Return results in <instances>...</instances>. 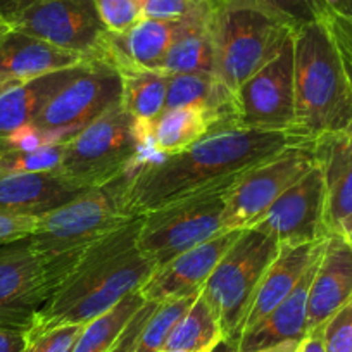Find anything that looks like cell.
<instances>
[{
	"mask_svg": "<svg viewBox=\"0 0 352 352\" xmlns=\"http://www.w3.org/2000/svg\"><path fill=\"white\" fill-rule=\"evenodd\" d=\"M85 324H64L45 331H28L23 352H73Z\"/></svg>",
	"mask_w": 352,
	"mask_h": 352,
	"instance_id": "cell-34",
	"label": "cell"
},
{
	"mask_svg": "<svg viewBox=\"0 0 352 352\" xmlns=\"http://www.w3.org/2000/svg\"><path fill=\"white\" fill-rule=\"evenodd\" d=\"M157 306H159V302H154V300H145L144 306H142L140 309L135 313V316L131 318L130 323L126 324V328L123 330V333L118 337V340L114 342V345L107 352H135L137 351L138 337H140L145 323H147L148 318L152 316V313H154L155 307Z\"/></svg>",
	"mask_w": 352,
	"mask_h": 352,
	"instance_id": "cell-40",
	"label": "cell"
},
{
	"mask_svg": "<svg viewBox=\"0 0 352 352\" xmlns=\"http://www.w3.org/2000/svg\"><path fill=\"white\" fill-rule=\"evenodd\" d=\"M320 21L327 25L328 32H330L331 38H333L335 45H337L342 64H344L345 73H347V78L352 87V18L328 14L320 18Z\"/></svg>",
	"mask_w": 352,
	"mask_h": 352,
	"instance_id": "cell-38",
	"label": "cell"
},
{
	"mask_svg": "<svg viewBox=\"0 0 352 352\" xmlns=\"http://www.w3.org/2000/svg\"><path fill=\"white\" fill-rule=\"evenodd\" d=\"M209 133H212V121L202 111L192 107L166 109L151 128L148 159L166 157L187 151Z\"/></svg>",
	"mask_w": 352,
	"mask_h": 352,
	"instance_id": "cell-27",
	"label": "cell"
},
{
	"mask_svg": "<svg viewBox=\"0 0 352 352\" xmlns=\"http://www.w3.org/2000/svg\"><path fill=\"white\" fill-rule=\"evenodd\" d=\"M223 338L225 335H223L221 324H219L214 311L202 297V294H199L190 309L185 313V316L178 321L175 330L171 331L164 349L211 352Z\"/></svg>",
	"mask_w": 352,
	"mask_h": 352,
	"instance_id": "cell-28",
	"label": "cell"
},
{
	"mask_svg": "<svg viewBox=\"0 0 352 352\" xmlns=\"http://www.w3.org/2000/svg\"><path fill=\"white\" fill-rule=\"evenodd\" d=\"M192 107L212 121V133L233 128L235 96L209 73L171 74L166 94V109Z\"/></svg>",
	"mask_w": 352,
	"mask_h": 352,
	"instance_id": "cell-23",
	"label": "cell"
},
{
	"mask_svg": "<svg viewBox=\"0 0 352 352\" xmlns=\"http://www.w3.org/2000/svg\"><path fill=\"white\" fill-rule=\"evenodd\" d=\"M300 342L302 340H285L276 345H272V347H264L254 352H299Z\"/></svg>",
	"mask_w": 352,
	"mask_h": 352,
	"instance_id": "cell-45",
	"label": "cell"
},
{
	"mask_svg": "<svg viewBox=\"0 0 352 352\" xmlns=\"http://www.w3.org/2000/svg\"><path fill=\"white\" fill-rule=\"evenodd\" d=\"M16 85H19V81L11 80V78L0 76V96H2V94H4V92H8L9 88L16 87Z\"/></svg>",
	"mask_w": 352,
	"mask_h": 352,
	"instance_id": "cell-47",
	"label": "cell"
},
{
	"mask_svg": "<svg viewBox=\"0 0 352 352\" xmlns=\"http://www.w3.org/2000/svg\"><path fill=\"white\" fill-rule=\"evenodd\" d=\"M50 0H0V16L8 23H11L16 16L38 4H45Z\"/></svg>",
	"mask_w": 352,
	"mask_h": 352,
	"instance_id": "cell-43",
	"label": "cell"
},
{
	"mask_svg": "<svg viewBox=\"0 0 352 352\" xmlns=\"http://www.w3.org/2000/svg\"><path fill=\"white\" fill-rule=\"evenodd\" d=\"M74 135L76 133L69 130H45L35 123H28L6 137H0V152H25L49 145H63Z\"/></svg>",
	"mask_w": 352,
	"mask_h": 352,
	"instance_id": "cell-31",
	"label": "cell"
},
{
	"mask_svg": "<svg viewBox=\"0 0 352 352\" xmlns=\"http://www.w3.org/2000/svg\"><path fill=\"white\" fill-rule=\"evenodd\" d=\"M83 192L57 171L0 173V212L42 216Z\"/></svg>",
	"mask_w": 352,
	"mask_h": 352,
	"instance_id": "cell-19",
	"label": "cell"
},
{
	"mask_svg": "<svg viewBox=\"0 0 352 352\" xmlns=\"http://www.w3.org/2000/svg\"><path fill=\"white\" fill-rule=\"evenodd\" d=\"M197 296L182 297V299H171L159 302L152 316L145 323L140 337L137 342V351L135 352H159L164 349L169 335L175 330L178 321L185 316L192 304L195 302Z\"/></svg>",
	"mask_w": 352,
	"mask_h": 352,
	"instance_id": "cell-30",
	"label": "cell"
},
{
	"mask_svg": "<svg viewBox=\"0 0 352 352\" xmlns=\"http://www.w3.org/2000/svg\"><path fill=\"white\" fill-rule=\"evenodd\" d=\"M250 2L285 23L294 32L302 28L304 25L316 21V12L311 0H250Z\"/></svg>",
	"mask_w": 352,
	"mask_h": 352,
	"instance_id": "cell-35",
	"label": "cell"
},
{
	"mask_svg": "<svg viewBox=\"0 0 352 352\" xmlns=\"http://www.w3.org/2000/svg\"><path fill=\"white\" fill-rule=\"evenodd\" d=\"M225 192L199 195L142 216L137 245L155 270L223 232Z\"/></svg>",
	"mask_w": 352,
	"mask_h": 352,
	"instance_id": "cell-8",
	"label": "cell"
},
{
	"mask_svg": "<svg viewBox=\"0 0 352 352\" xmlns=\"http://www.w3.org/2000/svg\"><path fill=\"white\" fill-rule=\"evenodd\" d=\"M351 299L352 245L344 236L328 235L309 289L307 331L327 323Z\"/></svg>",
	"mask_w": 352,
	"mask_h": 352,
	"instance_id": "cell-17",
	"label": "cell"
},
{
	"mask_svg": "<svg viewBox=\"0 0 352 352\" xmlns=\"http://www.w3.org/2000/svg\"><path fill=\"white\" fill-rule=\"evenodd\" d=\"M40 216L0 212V247L28 239L38 226Z\"/></svg>",
	"mask_w": 352,
	"mask_h": 352,
	"instance_id": "cell-39",
	"label": "cell"
},
{
	"mask_svg": "<svg viewBox=\"0 0 352 352\" xmlns=\"http://www.w3.org/2000/svg\"><path fill=\"white\" fill-rule=\"evenodd\" d=\"M278 252L280 243L272 236L243 230L206 282L201 294L214 311L225 338L239 342L257 283Z\"/></svg>",
	"mask_w": 352,
	"mask_h": 352,
	"instance_id": "cell-7",
	"label": "cell"
},
{
	"mask_svg": "<svg viewBox=\"0 0 352 352\" xmlns=\"http://www.w3.org/2000/svg\"><path fill=\"white\" fill-rule=\"evenodd\" d=\"M140 226L142 216H137L81 249L49 257L52 287L30 331L87 324L142 289L155 266L137 245Z\"/></svg>",
	"mask_w": 352,
	"mask_h": 352,
	"instance_id": "cell-2",
	"label": "cell"
},
{
	"mask_svg": "<svg viewBox=\"0 0 352 352\" xmlns=\"http://www.w3.org/2000/svg\"><path fill=\"white\" fill-rule=\"evenodd\" d=\"M100 21L109 33H124L137 25L142 16L140 0H94Z\"/></svg>",
	"mask_w": 352,
	"mask_h": 352,
	"instance_id": "cell-33",
	"label": "cell"
},
{
	"mask_svg": "<svg viewBox=\"0 0 352 352\" xmlns=\"http://www.w3.org/2000/svg\"><path fill=\"white\" fill-rule=\"evenodd\" d=\"M90 64V63H88ZM69 67V69L56 71L35 80L23 81L8 92L0 96V137H6L19 126L33 123L43 109L50 97L57 94L69 80H73L78 71L83 67Z\"/></svg>",
	"mask_w": 352,
	"mask_h": 352,
	"instance_id": "cell-25",
	"label": "cell"
},
{
	"mask_svg": "<svg viewBox=\"0 0 352 352\" xmlns=\"http://www.w3.org/2000/svg\"><path fill=\"white\" fill-rule=\"evenodd\" d=\"M28 340V331L0 327V352H23Z\"/></svg>",
	"mask_w": 352,
	"mask_h": 352,
	"instance_id": "cell-42",
	"label": "cell"
},
{
	"mask_svg": "<svg viewBox=\"0 0 352 352\" xmlns=\"http://www.w3.org/2000/svg\"><path fill=\"white\" fill-rule=\"evenodd\" d=\"M145 304L140 289L124 296L120 302L81 330L73 352H107L114 345L131 318Z\"/></svg>",
	"mask_w": 352,
	"mask_h": 352,
	"instance_id": "cell-29",
	"label": "cell"
},
{
	"mask_svg": "<svg viewBox=\"0 0 352 352\" xmlns=\"http://www.w3.org/2000/svg\"><path fill=\"white\" fill-rule=\"evenodd\" d=\"M214 76L235 96L252 74L272 63L294 30L250 0H218L209 18Z\"/></svg>",
	"mask_w": 352,
	"mask_h": 352,
	"instance_id": "cell-4",
	"label": "cell"
},
{
	"mask_svg": "<svg viewBox=\"0 0 352 352\" xmlns=\"http://www.w3.org/2000/svg\"><path fill=\"white\" fill-rule=\"evenodd\" d=\"M63 145L25 152H0V173H50L59 169Z\"/></svg>",
	"mask_w": 352,
	"mask_h": 352,
	"instance_id": "cell-32",
	"label": "cell"
},
{
	"mask_svg": "<svg viewBox=\"0 0 352 352\" xmlns=\"http://www.w3.org/2000/svg\"><path fill=\"white\" fill-rule=\"evenodd\" d=\"M204 2H208V4H214V2H218V0H204Z\"/></svg>",
	"mask_w": 352,
	"mask_h": 352,
	"instance_id": "cell-50",
	"label": "cell"
},
{
	"mask_svg": "<svg viewBox=\"0 0 352 352\" xmlns=\"http://www.w3.org/2000/svg\"><path fill=\"white\" fill-rule=\"evenodd\" d=\"M294 130L307 138L352 131V87L320 19L294 33Z\"/></svg>",
	"mask_w": 352,
	"mask_h": 352,
	"instance_id": "cell-3",
	"label": "cell"
},
{
	"mask_svg": "<svg viewBox=\"0 0 352 352\" xmlns=\"http://www.w3.org/2000/svg\"><path fill=\"white\" fill-rule=\"evenodd\" d=\"M250 228L266 233L280 245H302L327 239L324 184L320 166L307 171Z\"/></svg>",
	"mask_w": 352,
	"mask_h": 352,
	"instance_id": "cell-14",
	"label": "cell"
},
{
	"mask_svg": "<svg viewBox=\"0 0 352 352\" xmlns=\"http://www.w3.org/2000/svg\"><path fill=\"white\" fill-rule=\"evenodd\" d=\"M327 239L314 243H302V245H280L278 256L272 261L257 283L249 311L245 314L242 333L256 327L263 318L268 316L283 299L290 296V292L302 278L304 272L323 250Z\"/></svg>",
	"mask_w": 352,
	"mask_h": 352,
	"instance_id": "cell-18",
	"label": "cell"
},
{
	"mask_svg": "<svg viewBox=\"0 0 352 352\" xmlns=\"http://www.w3.org/2000/svg\"><path fill=\"white\" fill-rule=\"evenodd\" d=\"M294 123L296 111L292 35L272 63L252 74L236 90L233 128L296 131Z\"/></svg>",
	"mask_w": 352,
	"mask_h": 352,
	"instance_id": "cell-12",
	"label": "cell"
},
{
	"mask_svg": "<svg viewBox=\"0 0 352 352\" xmlns=\"http://www.w3.org/2000/svg\"><path fill=\"white\" fill-rule=\"evenodd\" d=\"M309 142L314 140L297 131H214L187 151L138 162L130 171L126 209L137 218L199 195L225 192L250 169Z\"/></svg>",
	"mask_w": 352,
	"mask_h": 352,
	"instance_id": "cell-1",
	"label": "cell"
},
{
	"mask_svg": "<svg viewBox=\"0 0 352 352\" xmlns=\"http://www.w3.org/2000/svg\"><path fill=\"white\" fill-rule=\"evenodd\" d=\"M211 352H239V342L230 340V338H223Z\"/></svg>",
	"mask_w": 352,
	"mask_h": 352,
	"instance_id": "cell-46",
	"label": "cell"
},
{
	"mask_svg": "<svg viewBox=\"0 0 352 352\" xmlns=\"http://www.w3.org/2000/svg\"><path fill=\"white\" fill-rule=\"evenodd\" d=\"M299 352H300V349H299Z\"/></svg>",
	"mask_w": 352,
	"mask_h": 352,
	"instance_id": "cell-51",
	"label": "cell"
},
{
	"mask_svg": "<svg viewBox=\"0 0 352 352\" xmlns=\"http://www.w3.org/2000/svg\"><path fill=\"white\" fill-rule=\"evenodd\" d=\"M128 182L130 171L42 214L36 230L26 240L42 256L57 257L114 232L135 218L126 209Z\"/></svg>",
	"mask_w": 352,
	"mask_h": 352,
	"instance_id": "cell-6",
	"label": "cell"
},
{
	"mask_svg": "<svg viewBox=\"0 0 352 352\" xmlns=\"http://www.w3.org/2000/svg\"><path fill=\"white\" fill-rule=\"evenodd\" d=\"M121 78V107L133 118L151 147V128L164 113L171 74L162 69L116 67Z\"/></svg>",
	"mask_w": 352,
	"mask_h": 352,
	"instance_id": "cell-24",
	"label": "cell"
},
{
	"mask_svg": "<svg viewBox=\"0 0 352 352\" xmlns=\"http://www.w3.org/2000/svg\"><path fill=\"white\" fill-rule=\"evenodd\" d=\"M52 287V264L28 240L0 247V327L32 330Z\"/></svg>",
	"mask_w": 352,
	"mask_h": 352,
	"instance_id": "cell-11",
	"label": "cell"
},
{
	"mask_svg": "<svg viewBox=\"0 0 352 352\" xmlns=\"http://www.w3.org/2000/svg\"><path fill=\"white\" fill-rule=\"evenodd\" d=\"M314 152L323 173L328 235L352 242V131L316 138Z\"/></svg>",
	"mask_w": 352,
	"mask_h": 352,
	"instance_id": "cell-16",
	"label": "cell"
},
{
	"mask_svg": "<svg viewBox=\"0 0 352 352\" xmlns=\"http://www.w3.org/2000/svg\"><path fill=\"white\" fill-rule=\"evenodd\" d=\"M324 352H352V299L324 323Z\"/></svg>",
	"mask_w": 352,
	"mask_h": 352,
	"instance_id": "cell-36",
	"label": "cell"
},
{
	"mask_svg": "<svg viewBox=\"0 0 352 352\" xmlns=\"http://www.w3.org/2000/svg\"><path fill=\"white\" fill-rule=\"evenodd\" d=\"M151 147L133 118L114 104L63 144L59 173L78 188L102 187L147 161Z\"/></svg>",
	"mask_w": 352,
	"mask_h": 352,
	"instance_id": "cell-5",
	"label": "cell"
},
{
	"mask_svg": "<svg viewBox=\"0 0 352 352\" xmlns=\"http://www.w3.org/2000/svg\"><path fill=\"white\" fill-rule=\"evenodd\" d=\"M140 6L142 16L147 19L180 21L211 4L204 0H140Z\"/></svg>",
	"mask_w": 352,
	"mask_h": 352,
	"instance_id": "cell-37",
	"label": "cell"
},
{
	"mask_svg": "<svg viewBox=\"0 0 352 352\" xmlns=\"http://www.w3.org/2000/svg\"><path fill=\"white\" fill-rule=\"evenodd\" d=\"M159 352H188V351H176V349H162Z\"/></svg>",
	"mask_w": 352,
	"mask_h": 352,
	"instance_id": "cell-49",
	"label": "cell"
},
{
	"mask_svg": "<svg viewBox=\"0 0 352 352\" xmlns=\"http://www.w3.org/2000/svg\"><path fill=\"white\" fill-rule=\"evenodd\" d=\"M313 2L316 19L328 14L352 18V0H311Z\"/></svg>",
	"mask_w": 352,
	"mask_h": 352,
	"instance_id": "cell-41",
	"label": "cell"
},
{
	"mask_svg": "<svg viewBox=\"0 0 352 352\" xmlns=\"http://www.w3.org/2000/svg\"><path fill=\"white\" fill-rule=\"evenodd\" d=\"M324 324L307 331L306 337L300 342V352H324V340H323Z\"/></svg>",
	"mask_w": 352,
	"mask_h": 352,
	"instance_id": "cell-44",
	"label": "cell"
},
{
	"mask_svg": "<svg viewBox=\"0 0 352 352\" xmlns=\"http://www.w3.org/2000/svg\"><path fill=\"white\" fill-rule=\"evenodd\" d=\"M9 25L16 32L80 54L88 63H106L109 32L94 0H50L21 12Z\"/></svg>",
	"mask_w": 352,
	"mask_h": 352,
	"instance_id": "cell-10",
	"label": "cell"
},
{
	"mask_svg": "<svg viewBox=\"0 0 352 352\" xmlns=\"http://www.w3.org/2000/svg\"><path fill=\"white\" fill-rule=\"evenodd\" d=\"M209 18L211 6H204L192 16L182 19L162 71L169 74L214 73V45Z\"/></svg>",
	"mask_w": 352,
	"mask_h": 352,
	"instance_id": "cell-26",
	"label": "cell"
},
{
	"mask_svg": "<svg viewBox=\"0 0 352 352\" xmlns=\"http://www.w3.org/2000/svg\"><path fill=\"white\" fill-rule=\"evenodd\" d=\"M351 245H352V242H351Z\"/></svg>",
	"mask_w": 352,
	"mask_h": 352,
	"instance_id": "cell-52",
	"label": "cell"
},
{
	"mask_svg": "<svg viewBox=\"0 0 352 352\" xmlns=\"http://www.w3.org/2000/svg\"><path fill=\"white\" fill-rule=\"evenodd\" d=\"M121 100V78L107 63L85 64L73 80L54 94L33 123L45 130L78 133Z\"/></svg>",
	"mask_w": 352,
	"mask_h": 352,
	"instance_id": "cell-13",
	"label": "cell"
},
{
	"mask_svg": "<svg viewBox=\"0 0 352 352\" xmlns=\"http://www.w3.org/2000/svg\"><path fill=\"white\" fill-rule=\"evenodd\" d=\"M314 142L287 148L235 182L225 192L223 230H247L256 225L264 212L318 164Z\"/></svg>",
	"mask_w": 352,
	"mask_h": 352,
	"instance_id": "cell-9",
	"label": "cell"
},
{
	"mask_svg": "<svg viewBox=\"0 0 352 352\" xmlns=\"http://www.w3.org/2000/svg\"><path fill=\"white\" fill-rule=\"evenodd\" d=\"M242 232L243 230H223L212 239L192 247L171 263L155 270L140 289L144 299L164 302L201 294L218 263Z\"/></svg>",
	"mask_w": 352,
	"mask_h": 352,
	"instance_id": "cell-15",
	"label": "cell"
},
{
	"mask_svg": "<svg viewBox=\"0 0 352 352\" xmlns=\"http://www.w3.org/2000/svg\"><path fill=\"white\" fill-rule=\"evenodd\" d=\"M80 64H88L80 54L59 49L16 30L0 42V76L11 78L19 83Z\"/></svg>",
	"mask_w": 352,
	"mask_h": 352,
	"instance_id": "cell-22",
	"label": "cell"
},
{
	"mask_svg": "<svg viewBox=\"0 0 352 352\" xmlns=\"http://www.w3.org/2000/svg\"><path fill=\"white\" fill-rule=\"evenodd\" d=\"M180 21L142 18L124 33L107 35L106 63L116 67L162 69Z\"/></svg>",
	"mask_w": 352,
	"mask_h": 352,
	"instance_id": "cell-21",
	"label": "cell"
},
{
	"mask_svg": "<svg viewBox=\"0 0 352 352\" xmlns=\"http://www.w3.org/2000/svg\"><path fill=\"white\" fill-rule=\"evenodd\" d=\"M324 249V247H323ZM321 250L316 259L304 272L302 278L272 313L259 321L256 327L243 331L239 338V352H254L264 347L280 344L285 340H302L307 333V302H309V289L316 275L318 264L321 259Z\"/></svg>",
	"mask_w": 352,
	"mask_h": 352,
	"instance_id": "cell-20",
	"label": "cell"
},
{
	"mask_svg": "<svg viewBox=\"0 0 352 352\" xmlns=\"http://www.w3.org/2000/svg\"><path fill=\"white\" fill-rule=\"evenodd\" d=\"M11 32H12V26L9 25L2 16H0V42H2V40H4Z\"/></svg>",
	"mask_w": 352,
	"mask_h": 352,
	"instance_id": "cell-48",
	"label": "cell"
}]
</instances>
